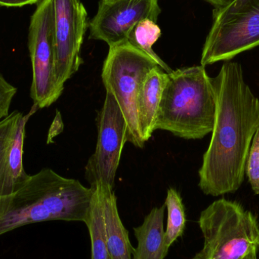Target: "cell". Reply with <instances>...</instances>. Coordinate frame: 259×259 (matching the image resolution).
Returning <instances> with one entry per match:
<instances>
[{
	"instance_id": "1",
	"label": "cell",
	"mask_w": 259,
	"mask_h": 259,
	"mask_svg": "<svg viewBox=\"0 0 259 259\" xmlns=\"http://www.w3.org/2000/svg\"><path fill=\"white\" fill-rule=\"evenodd\" d=\"M211 83L215 117L199 170V187L207 196H220L235 193L244 182L251 145L259 128V100L239 62H224Z\"/></svg>"
},
{
	"instance_id": "2",
	"label": "cell",
	"mask_w": 259,
	"mask_h": 259,
	"mask_svg": "<svg viewBox=\"0 0 259 259\" xmlns=\"http://www.w3.org/2000/svg\"><path fill=\"white\" fill-rule=\"evenodd\" d=\"M93 189L44 167L30 175L0 217V236L49 221L86 222Z\"/></svg>"
},
{
	"instance_id": "3",
	"label": "cell",
	"mask_w": 259,
	"mask_h": 259,
	"mask_svg": "<svg viewBox=\"0 0 259 259\" xmlns=\"http://www.w3.org/2000/svg\"><path fill=\"white\" fill-rule=\"evenodd\" d=\"M215 110V94L205 67L172 70L161 96L155 130L199 140L212 132Z\"/></svg>"
},
{
	"instance_id": "4",
	"label": "cell",
	"mask_w": 259,
	"mask_h": 259,
	"mask_svg": "<svg viewBox=\"0 0 259 259\" xmlns=\"http://www.w3.org/2000/svg\"><path fill=\"white\" fill-rule=\"evenodd\" d=\"M199 225L204 245L193 259H243L258 250V218L240 202L214 201L201 212Z\"/></svg>"
},
{
	"instance_id": "5",
	"label": "cell",
	"mask_w": 259,
	"mask_h": 259,
	"mask_svg": "<svg viewBox=\"0 0 259 259\" xmlns=\"http://www.w3.org/2000/svg\"><path fill=\"white\" fill-rule=\"evenodd\" d=\"M157 66L155 61L127 42L109 47L103 64L102 79L105 89L115 97L124 115L127 142L137 148H143L145 144L137 119V97L145 77Z\"/></svg>"
},
{
	"instance_id": "6",
	"label": "cell",
	"mask_w": 259,
	"mask_h": 259,
	"mask_svg": "<svg viewBox=\"0 0 259 259\" xmlns=\"http://www.w3.org/2000/svg\"><path fill=\"white\" fill-rule=\"evenodd\" d=\"M259 46V0H233L213 11L201 65L228 62Z\"/></svg>"
},
{
	"instance_id": "7",
	"label": "cell",
	"mask_w": 259,
	"mask_h": 259,
	"mask_svg": "<svg viewBox=\"0 0 259 259\" xmlns=\"http://www.w3.org/2000/svg\"><path fill=\"white\" fill-rule=\"evenodd\" d=\"M28 49L32 63L30 97L36 109L56 103L62 94L55 77L54 5L41 0L30 18Z\"/></svg>"
},
{
	"instance_id": "8",
	"label": "cell",
	"mask_w": 259,
	"mask_h": 259,
	"mask_svg": "<svg viewBox=\"0 0 259 259\" xmlns=\"http://www.w3.org/2000/svg\"><path fill=\"white\" fill-rule=\"evenodd\" d=\"M127 134V123L121 109L115 97L106 92L99 116L96 150L85 167V178L91 187L99 184L114 187Z\"/></svg>"
},
{
	"instance_id": "9",
	"label": "cell",
	"mask_w": 259,
	"mask_h": 259,
	"mask_svg": "<svg viewBox=\"0 0 259 259\" xmlns=\"http://www.w3.org/2000/svg\"><path fill=\"white\" fill-rule=\"evenodd\" d=\"M55 77L59 90L83 63L80 50L89 23L82 0H53Z\"/></svg>"
},
{
	"instance_id": "10",
	"label": "cell",
	"mask_w": 259,
	"mask_h": 259,
	"mask_svg": "<svg viewBox=\"0 0 259 259\" xmlns=\"http://www.w3.org/2000/svg\"><path fill=\"white\" fill-rule=\"evenodd\" d=\"M161 9L158 0H100L97 15L90 23V39L109 47L127 42L134 26L145 19L157 23Z\"/></svg>"
},
{
	"instance_id": "11",
	"label": "cell",
	"mask_w": 259,
	"mask_h": 259,
	"mask_svg": "<svg viewBox=\"0 0 259 259\" xmlns=\"http://www.w3.org/2000/svg\"><path fill=\"white\" fill-rule=\"evenodd\" d=\"M29 115L15 110L0 121V217L30 177L24 167V145Z\"/></svg>"
},
{
	"instance_id": "12",
	"label": "cell",
	"mask_w": 259,
	"mask_h": 259,
	"mask_svg": "<svg viewBox=\"0 0 259 259\" xmlns=\"http://www.w3.org/2000/svg\"><path fill=\"white\" fill-rule=\"evenodd\" d=\"M168 80V74L157 66L148 73L139 91L137 113L139 128L144 143L155 131L157 113L163 91Z\"/></svg>"
},
{
	"instance_id": "13",
	"label": "cell",
	"mask_w": 259,
	"mask_h": 259,
	"mask_svg": "<svg viewBox=\"0 0 259 259\" xmlns=\"http://www.w3.org/2000/svg\"><path fill=\"white\" fill-rule=\"evenodd\" d=\"M165 205L152 208L144 222L134 229L138 246L133 259H164L168 251L164 240V217Z\"/></svg>"
},
{
	"instance_id": "14",
	"label": "cell",
	"mask_w": 259,
	"mask_h": 259,
	"mask_svg": "<svg viewBox=\"0 0 259 259\" xmlns=\"http://www.w3.org/2000/svg\"><path fill=\"white\" fill-rule=\"evenodd\" d=\"M103 217L109 259H132L134 248L118 213L113 187H105Z\"/></svg>"
},
{
	"instance_id": "15",
	"label": "cell",
	"mask_w": 259,
	"mask_h": 259,
	"mask_svg": "<svg viewBox=\"0 0 259 259\" xmlns=\"http://www.w3.org/2000/svg\"><path fill=\"white\" fill-rule=\"evenodd\" d=\"M105 187L97 184L93 189L86 224L91 240V259H109L103 217Z\"/></svg>"
},
{
	"instance_id": "16",
	"label": "cell",
	"mask_w": 259,
	"mask_h": 259,
	"mask_svg": "<svg viewBox=\"0 0 259 259\" xmlns=\"http://www.w3.org/2000/svg\"><path fill=\"white\" fill-rule=\"evenodd\" d=\"M161 35V29L152 20L145 19L137 23L127 36V42L147 55L157 65L169 74L172 69L155 53L152 47Z\"/></svg>"
},
{
	"instance_id": "17",
	"label": "cell",
	"mask_w": 259,
	"mask_h": 259,
	"mask_svg": "<svg viewBox=\"0 0 259 259\" xmlns=\"http://www.w3.org/2000/svg\"><path fill=\"white\" fill-rule=\"evenodd\" d=\"M167 210V228L164 232V240L167 248L184 233L186 226V214L182 198L175 189L167 190L165 199Z\"/></svg>"
},
{
	"instance_id": "18",
	"label": "cell",
	"mask_w": 259,
	"mask_h": 259,
	"mask_svg": "<svg viewBox=\"0 0 259 259\" xmlns=\"http://www.w3.org/2000/svg\"><path fill=\"white\" fill-rule=\"evenodd\" d=\"M246 175L252 191L259 195V128L251 145L246 161Z\"/></svg>"
},
{
	"instance_id": "19",
	"label": "cell",
	"mask_w": 259,
	"mask_h": 259,
	"mask_svg": "<svg viewBox=\"0 0 259 259\" xmlns=\"http://www.w3.org/2000/svg\"><path fill=\"white\" fill-rule=\"evenodd\" d=\"M18 89L7 81L0 73V121L9 115L12 100Z\"/></svg>"
},
{
	"instance_id": "20",
	"label": "cell",
	"mask_w": 259,
	"mask_h": 259,
	"mask_svg": "<svg viewBox=\"0 0 259 259\" xmlns=\"http://www.w3.org/2000/svg\"><path fill=\"white\" fill-rule=\"evenodd\" d=\"M41 0H0V7H23L39 3Z\"/></svg>"
},
{
	"instance_id": "21",
	"label": "cell",
	"mask_w": 259,
	"mask_h": 259,
	"mask_svg": "<svg viewBox=\"0 0 259 259\" xmlns=\"http://www.w3.org/2000/svg\"><path fill=\"white\" fill-rule=\"evenodd\" d=\"M205 1L208 2L215 8H219L226 6L228 3L232 2L233 0H205Z\"/></svg>"
},
{
	"instance_id": "22",
	"label": "cell",
	"mask_w": 259,
	"mask_h": 259,
	"mask_svg": "<svg viewBox=\"0 0 259 259\" xmlns=\"http://www.w3.org/2000/svg\"><path fill=\"white\" fill-rule=\"evenodd\" d=\"M102 1H104V2H112V1H114V0H102Z\"/></svg>"
},
{
	"instance_id": "23",
	"label": "cell",
	"mask_w": 259,
	"mask_h": 259,
	"mask_svg": "<svg viewBox=\"0 0 259 259\" xmlns=\"http://www.w3.org/2000/svg\"><path fill=\"white\" fill-rule=\"evenodd\" d=\"M258 249H259V245H258Z\"/></svg>"
}]
</instances>
